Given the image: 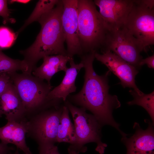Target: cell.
<instances>
[{"mask_svg":"<svg viewBox=\"0 0 154 154\" xmlns=\"http://www.w3.org/2000/svg\"><path fill=\"white\" fill-rule=\"evenodd\" d=\"M130 94L133 98V100L127 102L129 105H137L145 109L149 115L154 124V92L153 91L148 94L143 92L138 94L134 90H130Z\"/></svg>","mask_w":154,"mask_h":154,"instance_id":"18","label":"cell"},{"mask_svg":"<svg viewBox=\"0 0 154 154\" xmlns=\"http://www.w3.org/2000/svg\"><path fill=\"white\" fill-rule=\"evenodd\" d=\"M94 1L78 0V36L82 55L104 50L109 29Z\"/></svg>","mask_w":154,"mask_h":154,"instance_id":"3","label":"cell"},{"mask_svg":"<svg viewBox=\"0 0 154 154\" xmlns=\"http://www.w3.org/2000/svg\"><path fill=\"white\" fill-rule=\"evenodd\" d=\"M12 82L11 77L7 73H0V98L5 90Z\"/></svg>","mask_w":154,"mask_h":154,"instance_id":"23","label":"cell"},{"mask_svg":"<svg viewBox=\"0 0 154 154\" xmlns=\"http://www.w3.org/2000/svg\"><path fill=\"white\" fill-rule=\"evenodd\" d=\"M19 150L18 148H17V149L15 153H11V152H10L8 154H20L19 152ZM23 154H25V153H24Z\"/></svg>","mask_w":154,"mask_h":154,"instance_id":"28","label":"cell"},{"mask_svg":"<svg viewBox=\"0 0 154 154\" xmlns=\"http://www.w3.org/2000/svg\"><path fill=\"white\" fill-rule=\"evenodd\" d=\"M22 103L26 113L40 109L48 103L47 99L52 88L50 84L31 74L16 72L8 73Z\"/></svg>","mask_w":154,"mask_h":154,"instance_id":"6","label":"cell"},{"mask_svg":"<svg viewBox=\"0 0 154 154\" xmlns=\"http://www.w3.org/2000/svg\"><path fill=\"white\" fill-rule=\"evenodd\" d=\"M27 132L26 118L19 121H8L5 125L0 127L1 142L7 145L13 144L24 153L32 154L26 143L25 135Z\"/></svg>","mask_w":154,"mask_h":154,"instance_id":"13","label":"cell"},{"mask_svg":"<svg viewBox=\"0 0 154 154\" xmlns=\"http://www.w3.org/2000/svg\"><path fill=\"white\" fill-rule=\"evenodd\" d=\"M146 64L150 68H154V54L151 56L148 57L145 59H142L139 62V67Z\"/></svg>","mask_w":154,"mask_h":154,"instance_id":"25","label":"cell"},{"mask_svg":"<svg viewBox=\"0 0 154 154\" xmlns=\"http://www.w3.org/2000/svg\"><path fill=\"white\" fill-rule=\"evenodd\" d=\"M96 52L80 56V62L85 70L84 85L79 93L69 96V98L73 103L91 112L102 126L110 125L122 135L124 133L119 129L120 125L112 116L113 110L119 108L121 104L117 96L109 93L108 75L109 72L100 76L94 70L93 63Z\"/></svg>","mask_w":154,"mask_h":154,"instance_id":"1","label":"cell"},{"mask_svg":"<svg viewBox=\"0 0 154 154\" xmlns=\"http://www.w3.org/2000/svg\"><path fill=\"white\" fill-rule=\"evenodd\" d=\"M63 107L41 112L27 120V135L36 141L39 146L54 144Z\"/></svg>","mask_w":154,"mask_h":154,"instance_id":"7","label":"cell"},{"mask_svg":"<svg viewBox=\"0 0 154 154\" xmlns=\"http://www.w3.org/2000/svg\"><path fill=\"white\" fill-rule=\"evenodd\" d=\"M69 111L65 106L62 108L60 119L57 136V142L72 144L75 140V131L69 115Z\"/></svg>","mask_w":154,"mask_h":154,"instance_id":"17","label":"cell"},{"mask_svg":"<svg viewBox=\"0 0 154 154\" xmlns=\"http://www.w3.org/2000/svg\"><path fill=\"white\" fill-rule=\"evenodd\" d=\"M7 0H0V16L3 18L5 23H14L15 20L10 17V12L7 7Z\"/></svg>","mask_w":154,"mask_h":154,"instance_id":"22","label":"cell"},{"mask_svg":"<svg viewBox=\"0 0 154 154\" xmlns=\"http://www.w3.org/2000/svg\"><path fill=\"white\" fill-rule=\"evenodd\" d=\"M26 112L12 82L0 98V115L4 114L7 121H19L25 118Z\"/></svg>","mask_w":154,"mask_h":154,"instance_id":"14","label":"cell"},{"mask_svg":"<svg viewBox=\"0 0 154 154\" xmlns=\"http://www.w3.org/2000/svg\"><path fill=\"white\" fill-rule=\"evenodd\" d=\"M1 116H2L0 115V117H1Z\"/></svg>","mask_w":154,"mask_h":154,"instance_id":"29","label":"cell"},{"mask_svg":"<svg viewBox=\"0 0 154 154\" xmlns=\"http://www.w3.org/2000/svg\"><path fill=\"white\" fill-rule=\"evenodd\" d=\"M68 56L60 55L44 56L43 62L39 67L35 68L33 71L34 76L41 80H46L50 84V80L58 72L63 71L65 72L68 68L66 64L71 58Z\"/></svg>","mask_w":154,"mask_h":154,"instance_id":"16","label":"cell"},{"mask_svg":"<svg viewBox=\"0 0 154 154\" xmlns=\"http://www.w3.org/2000/svg\"><path fill=\"white\" fill-rule=\"evenodd\" d=\"M59 0H39L30 16L25 21L22 27L16 33L17 35H18L27 25L35 21H37L43 14L54 7Z\"/></svg>","mask_w":154,"mask_h":154,"instance_id":"19","label":"cell"},{"mask_svg":"<svg viewBox=\"0 0 154 154\" xmlns=\"http://www.w3.org/2000/svg\"><path fill=\"white\" fill-rule=\"evenodd\" d=\"M106 50L114 53L136 68L142 59L140 55L143 51L141 47L123 26L118 29L109 31L102 52Z\"/></svg>","mask_w":154,"mask_h":154,"instance_id":"8","label":"cell"},{"mask_svg":"<svg viewBox=\"0 0 154 154\" xmlns=\"http://www.w3.org/2000/svg\"><path fill=\"white\" fill-rule=\"evenodd\" d=\"M63 9L62 1L59 0L54 7L43 14L37 21L41 28L35 41L20 52L24 57L23 60L28 66L29 74H31L37 62L44 56H67L61 22Z\"/></svg>","mask_w":154,"mask_h":154,"instance_id":"2","label":"cell"},{"mask_svg":"<svg viewBox=\"0 0 154 154\" xmlns=\"http://www.w3.org/2000/svg\"><path fill=\"white\" fill-rule=\"evenodd\" d=\"M143 51L154 44V0H134L123 25Z\"/></svg>","mask_w":154,"mask_h":154,"instance_id":"5","label":"cell"},{"mask_svg":"<svg viewBox=\"0 0 154 154\" xmlns=\"http://www.w3.org/2000/svg\"><path fill=\"white\" fill-rule=\"evenodd\" d=\"M39 154H60L57 146L54 144L39 146Z\"/></svg>","mask_w":154,"mask_h":154,"instance_id":"24","label":"cell"},{"mask_svg":"<svg viewBox=\"0 0 154 154\" xmlns=\"http://www.w3.org/2000/svg\"><path fill=\"white\" fill-rule=\"evenodd\" d=\"M26 70L23 60L11 58L4 54L0 49V73H9L19 70L24 72Z\"/></svg>","mask_w":154,"mask_h":154,"instance_id":"20","label":"cell"},{"mask_svg":"<svg viewBox=\"0 0 154 154\" xmlns=\"http://www.w3.org/2000/svg\"><path fill=\"white\" fill-rule=\"evenodd\" d=\"M134 0H94L99 13L110 30L117 29L125 23Z\"/></svg>","mask_w":154,"mask_h":154,"instance_id":"11","label":"cell"},{"mask_svg":"<svg viewBox=\"0 0 154 154\" xmlns=\"http://www.w3.org/2000/svg\"><path fill=\"white\" fill-rule=\"evenodd\" d=\"M14 150L13 147L9 146L7 145L0 143V154H8L11 151Z\"/></svg>","mask_w":154,"mask_h":154,"instance_id":"26","label":"cell"},{"mask_svg":"<svg viewBox=\"0 0 154 154\" xmlns=\"http://www.w3.org/2000/svg\"><path fill=\"white\" fill-rule=\"evenodd\" d=\"M69 62L70 67L65 72V76L61 83L49 93L47 99L49 101L58 102L61 100L65 101L70 94L76 92V78L84 66L81 62L79 64H75L73 58Z\"/></svg>","mask_w":154,"mask_h":154,"instance_id":"15","label":"cell"},{"mask_svg":"<svg viewBox=\"0 0 154 154\" xmlns=\"http://www.w3.org/2000/svg\"><path fill=\"white\" fill-rule=\"evenodd\" d=\"M63 9L61 17L63 30L67 45V56L73 58L82 53L78 36V0H62Z\"/></svg>","mask_w":154,"mask_h":154,"instance_id":"9","label":"cell"},{"mask_svg":"<svg viewBox=\"0 0 154 154\" xmlns=\"http://www.w3.org/2000/svg\"><path fill=\"white\" fill-rule=\"evenodd\" d=\"M30 0H11L9 1V3H12L14 2H17L23 3H26L29 2Z\"/></svg>","mask_w":154,"mask_h":154,"instance_id":"27","label":"cell"},{"mask_svg":"<svg viewBox=\"0 0 154 154\" xmlns=\"http://www.w3.org/2000/svg\"><path fill=\"white\" fill-rule=\"evenodd\" d=\"M17 35L9 29L0 27V49L10 47L15 40Z\"/></svg>","mask_w":154,"mask_h":154,"instance_id":"21","label":"cell"},{"mask_svg":"<svg viewBox=\"0 0 154 154\" xmlns=\"http://www.w3.org/2000/svg\"><path fill=\"white\" fill-rule=\"evenodd\" d=\"M145 121L148 124L146 129L143 130L135 122L134 134L129 137L128 135L122 137L121 141L126 147V154H154V124L149 119H145Z\"/></svg>","mask_w":154,"mask_h":154,"instance_id":"12","label":"cell"},{"mask_svg":"<svg viewBox=\"0 0 154 154\" xmlns=\"http://www.w3.org/2000/svg\"><path fill=\"white\" fill-rule=\"evenodd\" d=\"M95 58L106 66L108 72H112L117 77L124 88H132L138 94L143 92L135 84V78L138 72L136 67L109 50L104 51L101 54L96 52Z\"/></svg>","mask_w":154,"mask_h":154,"instance_id":"10","label":"cell"},{"mask_svg":"<svg viewBox=\"0 0 154 154\" xmlns=\"http://www.w3.org/2000/svg\"><path fill=\"white\" fill-rule=\"evenodd\" d=\"M65 102L73 118L75 131V140L68 147V153L85 152L87 150L85 145L94 142L97 144L96 150L100 154H104L107 145L101 140L102 125L93 115L86 113L85 108L77 107L68 101Z\"/></svg>","mask_w":154,"mask_h":154,"instance_id":"4","label":"cell"}]
</instances>
